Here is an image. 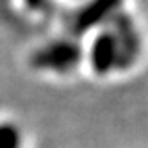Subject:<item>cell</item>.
Returning <instances> with one entry per match:
<instances>
[{
  "mask_svg": "<svg viewBox=\"0 0 148 148\" xmlns=\"http://www.w3.org/2000/svg\"><path fill=\"white\" fill-rule=\"evenodd\" d=\"M73 57V50L68 45H59V54H57V47H52V48H43L39 54L34 57V64L39 68H57L59 70L71 62Z\"/></svg>",
  "mask_w": 148,
  "mask_h": 148,
  "instance_id": "1",
  "label": "cell"
},
{
  "mask_svg": "<svg viewBox=\"0 0 148 148\" xmlns=\"http://www.w3.org/2000/svg\"><path fill=\"white\" fill-rule=\"evenodd\" d=\"M0 148H22L18 129L9 123H0Z\"/></svg>",
  "mask_w": 148,
  "mask_h": 148,
  "instance_id": "2",
  "label": "cell"
}]
</instances>
